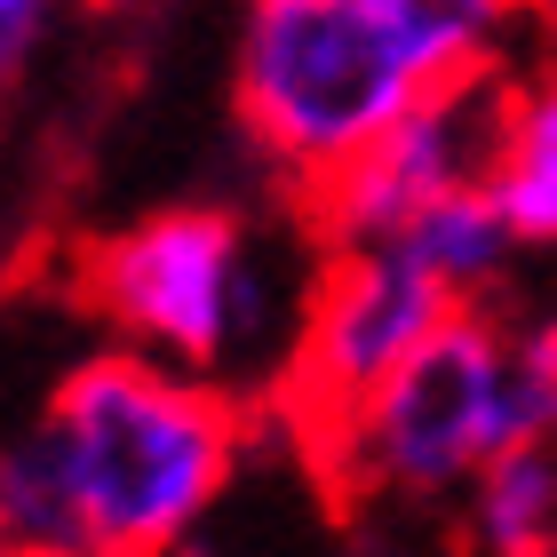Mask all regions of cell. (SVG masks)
<instances>
[{
	"label": "cell",
	"instance_id": "6",
	"mask_svg": "<svg viewBox=\"0 0 557 557\" xmlns=\"http://www.w3.org/2000/svg\"><path fill=\"white\" fill-rule=\"evenodd\" d=\"M494 96H502V72L430 88L343 175L302 191V232L319 247H374V239H398L454 184H478L486 175V144H494Z\"/></svg>",
	"mask_w": 557,
	"mask_h": 557
},
{
	"label": "cell",
	"instance_id": "10",
	"mask_svg": "<svg viewBox=\"0 0 557 557\" xmlns=\"http://www.w3.org/2000/svg\"><path fill=\"white\" fill-rule=\"evenodd\" d=\"M470 557H557V446H510L462 486Z\"/></svg>",
	"mask_w": 557,
	"mask_h": 557
},
{
	"label": "cell",
	"instance_id": "1",
	"mask_svg": "<svg viewBox=\"0 0 557 557\" xmlns=\"http://www.w3.org/2000/svg\"><path fill=\"white\" fill-rule=\"evenodd\" d=\"M33 414L64 462L96 557H168L191 542L247 454L239 391L128 343L72 359Z\"/></svg>",
	"mask_w": 557,
	"mask_h": 557
},
{
	"label": "cell",
	"instance_id": "7",
	"mask_svg": "<svg viewBox=\"0 0 557 557\" xmlns=\"http://www.w3.org/2000/svg\"><path fill=\"white\" fill-rule=\"evenodd\" d=\"M486 191L525 256H557V64H510L494 96Z\"/></svg>",
	"mask_w": 557,
	"mask_h": 557
},
{
	"label": "cell",
	"instance_id": "5",
	"mask_svg": "<svg viewBox=\"0 0 557 557\" xmlns=\"http://www.w3.org/2000/svg\"><path fill=\"white\" fill-rule=\"evenodd\" d=\"M454 311V295L430 278L398 239L374 247H319L311 295H302L295 350L278 367V414L302 430V446H319L407 350Z\"/></svg>",
	"mask_w": 557,
	"mask_h": 557
},
{
	"label": "cell",
	"instance_id": "2",
	"mask_svg": "<svg viewBox=\"0 0 557 557\" xmlns=\"http://www.w3.org/2000/svg\"><path fill=\"white\" fill-rule=\"evenodd\" d=\"M311 271L319 256L287 271L232 208H151L81 256V302L128 350L223 391H271L295 350Z\"/></svg>",
	"mask_w": 557,
	"mask_h": 557
},
{
	"label": "cell",
	"instance_id": "4",
	"mask_svg": "<svg viewBox=\"0 0 557 557\" xmlns=\"http://www.w3.org/2000/svg\"><path fill=\"white\" fill-rule=\"evenodd\" d=\"M510 446H542V438L525 430L510 319L494 311V295L454 302L319 438V454L343 470V486L367 502H454Z\"/></svg>",
	"mask_w": 557,
	"mask_h": 557
},
{
	"label": "cell",
	"instance_id": "3",
	"mask_svg": "<svg viewBox=\"0 0 557 557\" xmlns=\"http://www.w3.org/2000/svg\"><path fill=\"white\" fill-rule=\"evenodd\" d=\"M430 96L422 64L374 16V0H239L232 104L256 160L295 199Z\"/></svg>",
	"mask_w": 557,
	"mask_h": 557
},
{
	"label": "cell",
	"instance_id": "9",
	"mask_svg": "<svg viewBox=\"0 0 557 557\" xmlns=\"http://www.w3.org/2000/svg\"><path fill=\"white\" fill-rule=\"evenodd\" d=\"M398 247H407V256L438 278L454 302H486L502 278H510V263L525 256L518 232H510L502 208H494L486 175H478V184H454L446 199H430L407 232H398Z\"/></svg>",
	"mask_w": 557,
	"mask_h": 557
},
{
	"label": "cell",
	"instance_id": "8",
	"mask_svg": "<svg viewBox=\"0 0 557 557\" xmlns=\"http://www.w3.org/2000/svg\"><path fill=\"white\" fill-rule=\"evenodd\" d=\"M374 16L398 33V48L422 64L430 88L510 72L525 33H542L525 0H374Z\"/></svg>",
	"mask_w": 557,
	"mask_h": 557
},
{
	"label": "cell",
	"instance_id": "12",
	"mask_svg": "<svg viewBox=\"0 0 557 557\" xmlns=\"http://www.w3.org/2000/svg\"><path fill=\"white\" fill-rule=\"evenodd\" d=\"M525 9H534V24H542V33H557V0H525Z\"/></svg>",
	"mask_w": 557,
	"mask_h": 557
},
{
	"label": "cell",
	"instance_id": "11",
	"mask_svg": "<svg viewBox=\"0 0 557 557\" xmlns=\"http://www.w3.org/2000/svg\"><path fill=\"white\" fill-rule=\"evenodd\" d=\"M57 9L64 0H0V96L33 72V57L48 48V33H57Z\"/></svg>",
	"mask_w": 557,
	"mask_h": 557
}]
</instances>
